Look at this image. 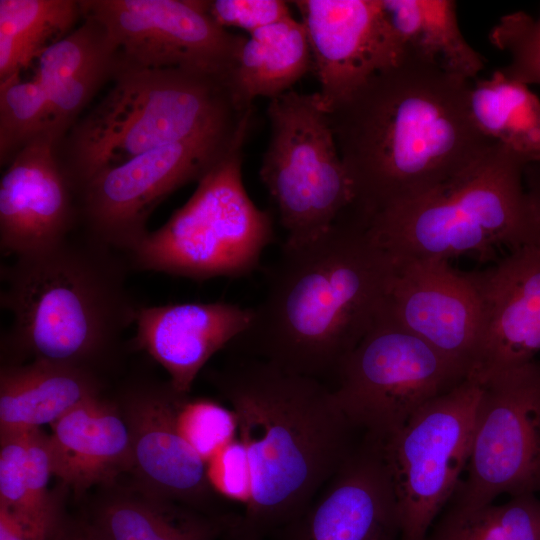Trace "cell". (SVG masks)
Listing matches in <instances>:
<instances>
[{"label": "cell", "mask_w": 540, "mask_h": 540, "mask_svg": "<svg viewBox=\"0 0 540 540\" xmlns=\"http://www.w3.org/2000/svg\"><path fill=\"white\" fill-rule=\"evenodd\" d=\"M532 162L494 142L465 170L419 198L376 213L368 228L395 259L490 258L540 236L524 185Z\"/></svg>", "instance_id": "6"}, {"label": "cell", "mask_w": 540, "mask_h": 540, "mask_svg": "<svg viewBox=\"0 0 540 540\" xmlns=\"http://www.w3.org/2000/svg\"><path fill=\"white\" fill-rule=\"evenodd\" d=\"M28 432L0 435V506L42 529L32 520L26 484Z\"/></svg>", "instance_id": "34"}, {"label": "cell", "mask_w": 540, "mask_h": 540, "mask_svg": "<svg viewBox=\"0 0 540 540\" xmlns=\"http://www.w3.org/2000/svg\"><path fill=\"white\" fill-rule=\"evenodd\" d=\"M393 266L368 219L349 207L315 240L283 245L248 327L229 346L326 382L375 323Z\"/></svg>", "instance_id": "2"}, {"label": "cell", "mask_w": 540, "mask_h": 540, "mask_svg": "<svg viewBox=\"0 0 540 540\" xmlns=\"http://www.w3.org/2000/svg\"><path fill=\"white\" fill-rule=\"evenodd\" d=\"M97 373L78 366L33 360L0 371V435L53 424L82 402L100 395Z\"/></svg>", "instance_id": "23"}, {"label": "cell", "mask_w": 540, "mask_h": 540, "mask_svg": "<svg viewBox=\"0 0 540 540\" xmlns=\"http://www.w3.org/2000/svg\"><path fill=\"white\" fill-rule=\"evenodd\" d=\"M103 540H215L227 515L207 516L149 496H116L102 502L88 521Z\"/></svg>", "instance_id": "26"}, {"label": "cell", "mask_w": 540, "mask_h": 540, "mask_svg": "<svg viewBox=\"0 0 540 540\" xmlns=\"http://www.w3.org/2000/svg\"><path fill=\"white\" fill-rule=\"evenodd\" d=\"M49 540H103L88 521L64 519L58 522Z\"/></svg>", "instance_id": "38"}, {"label": "cell", "mask_w": 540, "mask_h": 540, "mask_svg": "<svg viewBox=\"0 0 540 540\" xmlns=\"http://www.w3.org/2000/svg\"><path fill=\"white\" fill-rule=\"evenodd\" d=\"M326 111L371 76L399 63L404 51L382 0H297Z\"/></svg>", "instance_id": "15"}, {"label": "cell", "mask_w": 540, "mask_h": 540, "mask_svg": "<svg viewBox=\"0 0 540 540\" xmlns=\"http://www.w3.org/2000/svg\"><path fill=\"white\" fill-rule=\"evenodd\" d=\"M241 139L198 182L187 202L128 253L130 266L195 281L237 278L259 267L272 242L271 215L242 180Z\"/></svg>", "instance_id": "7"}, {"label": "cell", "mask_w": 540, "mask_h": 540, "mask_svg": "<svg viewBox=\"0 0 540 540\" xmlns=\"http://www.w3.org/2000/svg\"><path fill=\"white\" fill-rule=\"evenodd\" d=\"M170 382L138 385L122 397L121 411L132 447V467L146 496L202 507L213 488L207 462L180 433V398Z\"/></svg>", "instance_id": "18"}, {"label": "cell", "mask_w": 540, "mask_h": 540, "mask_svg": "<svg viewBox=\"0 0 540 540\" xmlns=\"http://www.w3.org/2000/svg\"><path fill=\"white\" fill-rule=\"evenodd\" d=\"M524 185L540 220V160L529 162L524 169Z\"/></svg>", "instance_id": "39"}, {"label": "cell", "mask_w": 540, "mask_h": 540, "mask_svg": "<svg viewBox=\"0 0 540 540\" xmlns=\"http://www.w3.org/2000/svg\"><path fill=\"white\" fill-rule=\"evenodd\" d=\"M53 475L49 435L40 428L30 430L27 438L26 484L33 522L50 534L62 518L48 492Z\"/></svg>", "instance_id": "33"}, {"label": "cell", "mask_w": 540, "mask_h": 540, "mask_svg": "<svg viewBox=\"0 0 540 540\" xmlns=\"http://www.w3.org/2000/svg\"><path fill=\"white\" fill-rule=\"evenodd\" d=\"M468 105L477 129L488 139L540 160V99L500 69L470 85Z\"/></svg>", "instance_id": "27"}, {"label": "cell", "mask_w": 540, "mask_h": 540, "mask_svg": "<svg viewBox=\"0 0 540 540\" xmlns=\"http://www.w3.org/2000/svg\"><path fill=\"white\" fill-rule=\"evenodd\" d=\"M208 478L214 491L246 504L250 493V471L242 442L234 439L207 463Z\"/></svg>", "instance_id": "36"}, {"label": "cell", "mask_w": 540, "mask_h": 540, "mask_svg": "<svg viewBox=\"0 0 540 540\" xmlns=\"http://www.w3.org/2000/svg\"><path fill=\"white\" fill-rule=\"evenodd\" d=\"M251 318L252 308L227 302L139 307L134 343L167 371L177 392L188 394L209 359L228 347Z\"/></svg>", "instance_id": "20"}, {"label": "cell", "mask_w": 540, "mask_h": 540, "mask_svg": "<svg viewBox=\"0 0 540 540\" xmlns=\"http://www.w3.org/2000/svg\"><path fill=\"white\" fill-rule=\"evenodd\" d=\"M250 116L234 132L164 145L105 169L78 193L82 231L122 253H130L149 232L154 209L171 193L199 181L241 140Z\"/></svg>", "instance_id": "12"}, {"label": "cell", "mask_w": 540, "mask_h": 540, "mask_svg": "<svg viewBox=\"0 0 540 540\" xmlns=\"http://www.w3.org/2000/svg\"><path fill=\"white\" fill-rule=\"evenodd\" d=\"M43 133L9 162L0 181V248L14 257L65 240L80 224L78 193Z\"/></svg>", "instance_id": "16"}, {"label": "cell", "mask_w": 540, "mask_h": 540, "mask_svg": "<svg viewBox=\"0 0 540 540\" xmlns=\"http://www.w3.org/2000/svg\"><path fill=\"white\" fill-rule=\"evenodd\" d=\"M477 275L482 321L468 378L482 383L540 352V236Z\"/></svg>", "instance_id": "19"}, {"label": "cell", "mask_w": 540, "mask_h": 540, "mask_svg": "<svg viewBox=\"0 0 540 540\" xmlns=\"http://www.w3.org/2000/svg\"><path fill=\"white\" fill-rule=\"evenodd\" d=\"M211 380L237 419L250 493L228 540H265L303 513L357 445L333 389L316 378L239 356Z\"/></svg>", "instance_id": "3"}, {"label": "cell", "mask_w": 540, "mask_h": 540, "mask_svg": "<svg viewBox=\"0 0 540 540\" xmlns=\"http://www.w3.org/2000/svg\"><path fill=\"white\" fill-rule=\"evenodd\" d=\"M112 80L57 146L77 193L105 169L164 145L234 132L252 115L236 108L222 81L202 74L118 64Z\"/></svg>", "instance_id": "5"}, {"label": "cell", "mask_w": 540, "mask_h": 540, "mask_svg": "<svg viewBox=\"0 0 540 540\" xmlns=\"http://www.w3.org/2000/svg\"><path fill=\"white\" fill-rule=\"evenodd\" d=\"M183 395L176 411L177 427L192 448L208 463L235 439L237 419L231 408L208 399H188Z\"/></svg>", "instance_id": "32"}, {"label": "cell", "mask_w": 540, "mask_h": 540, "mask_svg": "<svg viewBox=\"0 0 540 540\" xmlns=\"http://www.w3.org/2000/svg\"><path fill=\"white\" fill-rule=\"evenodd\" d=\"M20 74L0 82L1 165L48 128L49 103L43 88L34 77L23 80Z\"/></svg>", "instance_id": "30"}, {"label": "cell", "mask_w": 540, "mask_h": 540, "mask_svg": "<svg viewBox=\"0 0 540 540\" xmlns=\"http://www.w3.org/2000/svg\"><path fill=\"white\" fill-rule=\"evenodd\" d=\"M312 69V56L301 20L283 19L249 34L226 86L240 111L258 97L273 99Z\"/></svg>", "instance_id": "24"}, {"label": "cell", "mask_w": 540, "mask_h": 540, "mask_svg": "<svg viewBox=\"0 0 540 540\" xmlns=\"http://www.w3.org/2000/svg\"><path fill=\"white\" fill-rule=\"evenodd\" d=\"M493 46L510 56L500 70L519 83L540 85V12L536 18L524 11L508 13L490 30Z\"/></svg>", "instance_id": "31"}, {"label": "cell", "mask_w": 540, "mask_h": 540, "mask_svg": "<svg viewBox=\"0 0 540 540\" xmlns=\"http://www.w3.org/2000/svg\"><path fill=\"white\" fill-rule=\"evenodd\" d=\"M481 384L466 378L379 442L398 509L400 540H426L454 495L472 443Z\"/></svg>", "instance_id": "10"}, {"label": "cell", "mask_w": 540, "mask_h": 540, "mask_svg": "<svg viewBox=\"0 0 540 540\" xmlns=\"http://www.w3.org/2000/svg\"><path fill=\"white\" fill-rule=\"evenodd\" d=\"M81 231L1 268L4 343L33 360L89 369L108 357L140 306L127 287L129 261Z\"/></svg>", "instance_id": "4"}, {"label": "cell", "mask_w": 540, "mask_h": 540, "mask_svg": "<svg viewBox=\"0 0 540 540\" xmlns=\"http://www.w3.org/2000/svg\"><path fill=\"white\" fill-rule=\"evenodd\" d=\"M393 261L382 312L460 366L468 378L482 321L477 272L456 270L441 259Z\"/></svg>", "instance_id": "14"}, {"label": "cell", "mask_w": 540, "mask_h": 540, "mask_svg": "<svg viewBox=\"0 0 540 540\" xmlns=\"http://www.w3.org/2000/svg\"><path fill=\"white\" fill-rule=\"evenodd\" d=\"M389 25L404 54L470 81L485 59L464 38L453 0H382Z\"/></svg>", "instance_id": "25"}, {"label": "cell", "mask_w": 540, "mask_h": 540, "mask_svg": "<svg viewBox=\"0 0 540 540\" xmlns=\"http://www.w3.org/2000/svg\"><path fill=\"white\" fill-rule=\"evenodd\" d=\"M49 435L53 475L81 495L131 471L132 447L120 407L100 395L66 413Z\"/></svg>", "instance_id": "21"}, {"label": "cell", "mask_w": 540, "mask_h": 540, "mask_svg": "<svg viewBox=\"0 0 540 540\" xmlns=\"http://www.w3.org/2000/svg\"><path fill=\"white\" fill-rule=\"evenodd\" d=\"M481 384L466 466L449 510L471 511L540 493V361L500 371Z\"/></svg>", "instance_id": "11"}, {"label": "cell", "mask_w": 540, "mask_h": 540, "mask_svg": "<svg viewBox=\"0 0 540 540\" xmlns=\"http://www.w3.org/2000/svg\"><path fill=\"white\" fill-rule=\"evenodd\" d=\"M470 85L405 54L327 111L354 209L371 217L415 200L485 153L494 141L471 118Z\"/></svg>", "instance_id": "1"}, {"label": "cell", "mask_w": 540, "mask_h": 540, "mask_svg": "<svg viewBox=\"0 0 540 540\" xmlns=\"http://www.w3.org/2000/svg\"><path fill=\"white\" fill-rule=\"evenodd\" d=\"M118 47L119 64L182 69L225 85L246 40L218 25L203 0H80Z\"/></svg>", "instance_id": "13"}, {"label": "cell", "mask_w": 540, "mask_h": 540, "mask_svg": "<svg viewBox=\"0 0 540 540\" xmlns=\"http://www.w3.org/2000/svg\"><path fill=\"white\" fill-rule=\"evenodd\" d=\"M84 22L48 48L38 59L34 78L49 103L46 133L59 144L76 118L119 64L118 47L96 19Z\"/></svg>", "instance_id": "22"}, {"label": "cell", "mask_w": 540, "mask_h": 540, "mask_svg": "<svg viewBox=\"0 0 540 540\" xmlns=\"http://www.w3.org/2000/svg\"><path fill=\"white\" fill-rule=\"evenodd\" d=\"M426 540H540V498L528 494L471 511L447 509Z\"/></svg>", "instance_id": "29"}, {"label": "cell", "mask_w": 540, "mask_h": 540, "mask_svg": "<svg viewBox=\"0 0 540 540\" xmlns=\"http://www.w3.org/2000/svg\"><path fill=\"white\" fill-rule=\"evenodd\" d=\"M467 373L382 312L345 357L331 386L351 424L382 442Z\"/></svg>", "instance_id": "9"}, {"label": "cell", "mask_w": 540, "mask_h": 540, "mask_svg": "<svg viewBox=\"0 0 540 540\" xmlns=\"http://www.w3.org/2000/svg\"><path fill=\"white\" fill-rule=\"evenodd\" d=\"M279 540H400L395 493L378 441L364 437Z\"/></svg>", "instance_id": "17"}, {"label": "cell", "mask_w": 540, "mask_h": 540, "mask_svg": "<svg viewBox=\"0 0 540 540\" xmlns=\"http://www.w3.org/2000/svg\"><path fill=\"white\" fill-rule=\"evenodd\" d=\"M206 8L221 27L239 28L248 34L292 17L288 2L281 0H214L206 1Z\"/></svg>", "instance_id": "35"}, {"label": "cell", "mask_w": 540, "mask_h": 540, "mask_svg": "<svg viewBox=\"0 0 540 540\" xmlns=\"http://www.w3.org/2000/svg\"><path fill=\"white\" fill-rule=\"evenodd\" d=\"M50 534L0 506V540H49Z\"/></svg>", "instance_id": "37"}, {"label": "cell", "mask_w": 540, "mask_h": 540, "mask_svg": "<svg viewBox=\"0 0 540 540\" xmlns=\"http://www.w3.org/2000/svg\"><path fill=\"white\" fill-rule=\"evenodd\" d=\"M81 17L77 0H0V82L39 59Z\"/></svg>", "instance_id": "28"}, {"label": "cell", "mask_w": 540, "mask_h": 540, "mask_svg": "<svg viewBox=\"0 0 540 540\" xmlns=\"http://www.w3.org/2000/svg\"><path fill=\"white\" fill-rule=\"evenodd\" d=\"M270 140L260 177L287 233L301 246L327 232L354 201L327 111L318 92L289 90L270 99Z\"/></svg>", "instance_id": "8"}]
</instances>
